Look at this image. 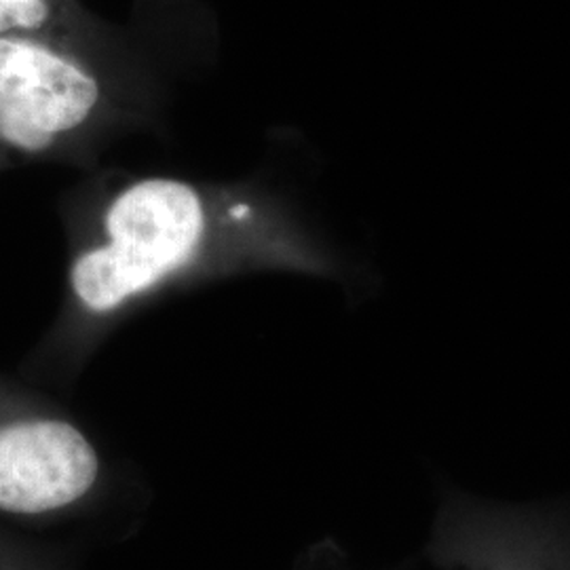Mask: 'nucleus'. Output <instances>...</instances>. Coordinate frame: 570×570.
<instances>
[{
  "label": "nucleus",
  "instance_id": "nucleus-5",
  "mask_svg": "<svg viewBox=\"0 0 570 570\" xmlns=\"http://www.w3.org/2000/svg\"><path fill=\"white\" fill-rule=\"evenodd\" d=\"M0 570H47L39 556L0 534Z\"/></svg>",
  "mask_w": 570,
  "mask_h": 570
},
{
  "label": "nucleus",
  "instance_id": "nucleus-1",
  "mask_svg": "<svg viewBox=\"0 0 570 570\" xmlns=\"http://www.w3.org/2000/svg\"><path fill=\"white\" fill-rule=\"evenodd\" d=\"M245 266L327 273L336 261L261 197L142 178L117 190L72 247L68 308L82 320L112 317L167 285Z\"/></svg>",
  "mask_w": 570,
  "mask_h": 570
},
{
  "label": "nucleus",
  "instance_id": "nucleus-3",
  "mask_svg": "<svg viewBox=\"0 0 570 570\" xmlns=\"http://www.w3.org/2000/svg\"><path fill=\"white\" fill-rule=\"evenodd\" d=\"M100 456L79 425L0 376V513L51 518L85 501Z\"/></svg>",
  "mask_w": 570,
  "mask_h": 570
},
{
  "label": "nucleus",
  "instance_id": "nucleus-2",
  "mask_svg": "<svg viewBox=\"0 0 570 570\" xmlns=\"http://www.w3.org/2000/svg\"><path fill=\"white\" fill-rule=\"evenodd\" d=\"M106 110L102 77L68 42L0 39V171L77 153Z\"/></svg>",
  "mask_w": 570,
  "mask_h": 570
},
{
  "label": "nucleus",
  "instance_id": "nucleus-4",
  "mask_svg": "<svg viewBox=\"0 0 570 570\" xmlns=\"http://www.w3.org/2000/svg\"><path fill=\"white\" fill-rule=\"evenodd\" d=\"M66 32L63 0H0V39L35 37L66 42Z\"/></svg>",
  "mask_w": 570,
  "mask_h": 570
}]
</instances>
